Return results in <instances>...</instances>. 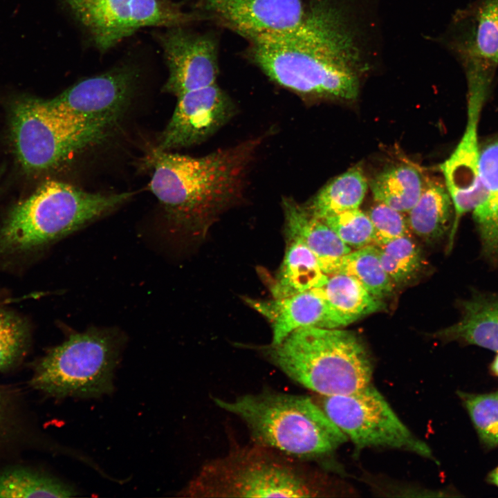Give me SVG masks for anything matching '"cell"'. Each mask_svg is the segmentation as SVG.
<instances>
[{
  "mask_svg": "<svg viewBox=\"0 0 498 498\" xmlns=\"http://www.w3.org/2000/svg\"><path fill=\"white\" fill-rule=\"evenodd\" d=\"M349 0H309L296 28L249 42L247 55L270 80L315 100H354L365 37Z\"/></svg>",
  "mask_w": 498,
  "mask_h": 498,
  "instance_id": "6da1fadb",
  "label": "cell"
},
{
  "mask_svg": "<svg viewBox=\"0 0 498 498\" xmlns=\"http://www.w3.org/2000/svg\"><path fill=\"white\" fill-rule=\"evenodd\" d=\"M261 142L252 138L201 157L153 148L145 159L152 170L150 190L176 228L203 238L241 199Z\"/></svg>",
  "mask_w": 498,
  "mask_h": 498,
  "instance_id": "7a4b0ae2",
  "label": "cell"
},
{
  "mask_svg": "<svg viewBox=\"0 0 498 498\" xmlns=\"http://www.w3.org/2000/svg\"><path fill=\"white\" fill-rule=\"evenodd\" d=\"M216 405L238 416L254 444L297 460L334 452L347 436L311 397L264 391L230 400L213 398Z\"/></svg>",
  "mask_w": 498,
  "mask_h": 498,
  "instance_id": "3957f363",
  "label": "cell"
},
{
  "mask_svg": "<svg viewBox=\"0 0 498 498\" xmlns=\"http://www.w3.org/2000/svg\"><path fill=\"white\" fill-rule=\"evenodd\" d=\"M261 352L293 380L320 396L349 394L371 384V356L349 331L301 328Z\"/></svg>",
  "mask_w": 498,
  "mask_h": 498,
  "instance_id": "277c9868",
  "label": "cell"
},
{
  "mask_svg": "<svg viewBox=\"0 0 498 498\" xmlns=\"http://www.w3.org/2000/svg\"><path fill=\"white\" fill-rule=\"evenodd\" d=\"M132 192L104 194L48 181L16 204L0 226V252L19 254L68 235L126 201Z\"/></svg>",
  "mask_w": 498,
  "mask_h": 498,
  "instance_id": "5b68a950",
  "label": "cell"
},
{
  "mask_svg": "<svg viewBox=\"0 0 498 498\" xmlns=\"http://www.w3.org/2000/svg\"><path fill=\"white\" fill-rule=\"evenodd\" d=\"M183 492L194 497H309L317 491L295 459L254 444L206 463Z\"/></svg>",
  "mask_w": 498,
  "mask_h": 498,
  "instance_id": "8992f818",
  "label": "cell"
},
{
  "mask_svg": "<svg viewBox=\"0 0 498 498\" xmlns=\"http://www.w3.org/2000/svg\"><path fill=\"white\" fill-rule=\"evenodd\" d=\"M124 344L116 329L91 328L73 333L34 362L29 384L55 398L110 394Z\"/></svg>",
  "mask_w": 498,
  "mask_h": 498,
  "instance_id": "52a82bcc",
  "label": "cell"
},
{
  "mask_svg": "<svg viewBox=\"0 0 498 498\" xmlns=\"http://www.w3.org/2000/svg\"><path fill=\"white\" fill-rule=\"evenodd\" d=\"M9 122L14 154L30 175L56 168L71 156L104 139L112 127L68 122L49 110L44 100L33 97L14 103Z\"/></svg>",
  "mask_w": 498,
  "mask_h": 498,
  "instance_id": "ba28073f",
  "label": "cell"
},
{
  "mask_svg": "<svg viewBox=\"0 0 498 498\" xmlns=\"http://www.w3.org/2000/svg\"><path fill=\"white\" fill-rule=\"evenodd\" d=\"M319 396L317 404L356 448L398 449L434 459L430 448L408 429L372 385L349 394Z\"/></svg>",
  "mask_w": 498,
  "mask_h": 498,
  "instance_id": "9c48e42d",
  "label": "cell"
},
{
  "mask_svg": "<svg viewBox=\"0 0 498 498\" xmlns=\"http://www.w3.org/2000/svg\"><path fill=\"white\" fill-rule=\"evenodd\" d=\"M100 50H107L138 30L184 26L203 18L172 0H63Z\"/></svg>",
  "mask_w": 498,
  "mask_h": 498,
  "instance_id": "30bf717a",
  "label": "cell"
},
{
  "mask_svg": "<svg viewBox=\"0 0 498 498\" xmlns=\"http://www.w3.org/2000/svg\"><path fill=\"white\" fill-rule=\"evenodd\" d=\"M136 76L118 68L84 79L50 100H44L53 113L68 122L113 127L127 107Z\"/></svg>",
  "mask_w": 498,
  "mask_h": 498,
  "instance_id": "8fae6325",
  "label": "cell"
},
{
  "mask_svg": "<svg viewBox=\"0 0 498 498\" xmlns=\"http://www.w3.org/2000/svg\"><path fill=\"white\" fill-rule=\"evenodd\" d=\"M205 19L248 42L289 31L304 19V0H200Z\"/></svg>",
  "mask_w": 498,
  "mask_h": 498,
  "instance_id": "7c38bea8",
  "label": "cell"
},
{
  "mask_svg": "<svg viewBox=\"0 0 498 498\" xmlns=\"http://www.w3.org/2000/svg\"><path fill=\"white\" fill-rule=\"evenodd\" d=\"M157 39L169 71L163 87L166 92L178 97L216 84L219 68L218 44L214 35L176 26L160 33Z\"/></svg>",
  "mask_w": 498,
  "mask_h": 498,
  "instance_id": "4fadbf2b",
  "label": "cell"
},
{
  "mask_svg": "<svg viewBox=\"0 0 498 498\" xmlns=\"http://www.w3.org/2000/svg\"><path fill=\"white\" fill-rule=\"evenodd\" d=\"M485 96L486 94L481 92L469 91L465 130L453 153L440 166L454 208V218L448 237V250L453 246L460 219L464 214L472 212L483 196L477 129Z\"/></svg>",
  "mask_w": 498,
  "mask_h": 498,
  "instance_id": "5bb4252c",
  "label": "cell"
},
{
  "mask_svg": "<svg viewBox=\"0 0 498 498\" xmlns=\"http://www.w3.org/2000/svg\"><path fill=\"white\" fill-rule=\"evenodd\" d=\"M176 98V108L157 146L163 150L204 142L229 122L237 111L232 100L217 84Z\"/></svg>",
  "mask_w": 498,
  "mask_h": 498,
  "instance_id": "9a60e30c",
  "label": "cell"
},
{
  "mask_svg": "<svg viewBox=\"0 0 498 498\" xmlns=\"http://www.w3.org/2000/svg\"><path fill=\"white\" fill-rule=\"evenodd\" d=\"M244 300L270 323L271 344L281 342L292 332L301 328L336 329L350 324L336 313L315 288L283 298L245 297Z\"/></svg>",
  "mask_w": 498,
  "mask_h": 498,
  "instance_id": "2e32d148",
  "label": "cell"
},
{
  "mask_svg": "<svg viewBox=\"0 0 498 498\" xmlns=\"http://www.w3.org/2000/svg\"><path fill=\"white\" fill-rule=\"evenodd\" d=\"M38 432L21 389L0 384V468L39 448Z\"/></svg>",
  "mask_w": 498,
  "mask_h": 498,
  "instance_id": "e0dca14e",
  "label": "cell"
},
{
  "mask_svg": "<svg viewBox=\"0 0 498 498\" xmlns=\"http://www.w3.org/2000/svg\"><path fill=\"white\" fill-rule=\"evenodd\" d=\"M282 208L287 241H299L317 257L325 274L340 257L351 251L322 219L312 215L304 205L284 197Z\"/></svg>",
  "mask_w": 498,
  "mask_h": 498,
  "instance_id": "ac0fdd59",
  "label": "cell"
},
{
  "mask_svg": "<svg viewBox=\"0 0 498 498\" xmlns=\"http://www.w3.org/2000/svg\"><path fill=\"white\" fill-rule=\"evenodd\" d=\"M480 177L483 196L472 217L482 254L498 264V139L480 147Z\"/></svg>",
  "mask_w": 498,
  "mask_h": 498,
  "instance_id": "d6986e66",
  "label": "cell"
},
{
  "mask_svg": "<svg viewBox=\"0 0 498 498\" xmlns=\"http://www.w3.org/2000/svg\"><path fill=\"white\" fill-rule=\"evenodd\" d=\"M459 321L438 333L498 353V296L475 295L462 304Z\"/></svg>",
  "mask_w": 498,
  "mask_h": 498,
  "instance_id": "ffe728a7",
  "label": "cell"
},
{
  "mask_svg": "<svg viewBox=\"0 0 498 498\" xmlns=\"http://www.w3.org/2000/svg\"><path fill=\"white\" fill-rule=\"evenodd\" d=\"M410 231L432 243L451 229L454 208L444 180L429 178L416 204L407 213Z\"/></svg>",
  "mask_w": 498,
  "mask_h": 498,
  "instance_id": "44dd1931",
  "label": "cell"
},
{
  "mask_svg": "<svg viewBox=\"0 0 498 498\" xmlns=\"http://www.w3.org/2000/svg\"><path fill=\"white\" fill-rule=\"evenodd\" d=\"M474 30L465 50L468 82L488 85L498 66V0L479 7Z\"/></svg>",
  "mask_w": 498,
  "mask_h": 498,
  "instance_id": "7402d4cb",
  "label": "cell"
},
{
  "mask_svg": "<svg viewBox=\"0 0 498 498\" xmlns=\"http://www.w3.org/2000/svg\"><path fill=\"white\" fill-rule=\"evenodd\" d=\"M329 275L314 253L299 241H287L282 264L270 283L273 298H283L323 286Z\"/></svg>",
  "mask_w": 498,
  "mask_h": 498,
  "instance_id": "603a6c76",
  "label": "cell"
},
{
  "mask_svg": "<svg viewBox=\"0 0 498 498\" xmlns=\"http://www.w3.org/2000/svg\"><path fill=\"white\" fill-rule=\"evenodd\" d=\"M76 495L71 485L21 461L0 468V498H65Z\"/></svg>",
  "mask_w": 498,
  "mask_h": 498,
  "instance_id": "cb8c5ba5",
  "label": "cell"
},
{
  "mask_svg": "<svg viewBox=\"0 0 498 498\" xmlns=\"http://www.w3.org/2000/svg\"><path fill=\"white\" fill-rule=\"evenodd\" d=\"M367 189L363 171L354 167L328 183L304 205L312 215L323 219L359 208Z\"/></svg>",
  "mask_w": 498,
  "mask_h": 498,
  "instance_id": "d4e9b609",
  "label": "cell"
},
{
  "mask_svg": "<svg viewBox=\"0 0 498 498\" xmlns=\"http://www.w3.org/2000/svg\"><path fill=\"white\" fill-rule=\"evenodd\" d=\"M315 290L350 324L385 308L382 299L373 296L356 279L348 275H329L326 282Z\"/></svg>",
  "mask_w": 498,
  "mask_h": 498,
  "instance_id": "484cf974",
  "label": "cell"
},
{
  "mask_svg": "<svg viewBox=\"0 0 498 498\" xmlns=\"http://www.w3.org/2000/svg\"><path fill=\"white\" fill-rule=\"evenodd\" d=\"M424 185L421 173L409 165L391 166L378 174L371 183L376 202L407 213L420 197Z\"/></svg>",
  "mask_w": 498,
  "mask_h": 498,
  "instance_id": "4316f807",
  "label": "cell"
},
{
  "mask_svg": "<svg viewBox=\"0 0 498 498\" xmlns=\"http://www.w3.org/2000/svg\"><path fill=\"white\" fill-rule=\"evenodd\" d=\"M338 273L354 277L369 293L380 299L390 295L394 285L382 266L375 244L356 248L338 258L328 275Z\"/></svg>",
  "mask_w": 498,
  "mask_h": 498,
  "instance_id": "83f0119b",
  "label": "cell"
},
{
  "mask_svg": "<svg viewBox=\"0 0 498 498\" xmlns=\"http://www.w3.org/2000/svg\"><path fill=\"white\" fill-rule=\"evenodd\" d=\"M383 268L394 284H405L418 275L422 267L419 249L409 236L375 244Z\"/></svg>",
  "mask_w": 498,
  "mask_h": 498,
  "instance_id": "f1b7e54d",
  "label": "cell"
},
{
  "mask_svg": "<svg viewBox=\"0 0 498 498\" xmlns=\"http://www.w3.org/2000/svg\"><path fill=\"white\" fill-rule=\"evenodd\" d=\"M30 335L26 321L0 304V372L10 371L28 353Z\"/></svg>",
  "mask_w": 498,
  "mask_h": 498,
  "instance_id": "f546056e",
  "label": "cell"
},
{
  "mask_svg": "<svg viewBox=\"0 0 498 498\" xmlns=\"http://www.w3.org/2000/svg\"><path fill=\"white\" fill-rule=\"evenodd\" d=\"M459 396L483 443L498 446V391L481 394L460 391Z\"/></svg>",
  "mask_w": 498,
  "mask_h": 498,
  "instance_id": "4dcf8cb0",
  "label": "cell"
},
{
  "mask_svg": "<svg viewBox=\"0 0 498 498\" xmlns=\"http://www.w3.org/2000/svg\"><path fill=\"white\" fill-rule=\"evenodd\" d=\"M351 248L374 244L376 236L367 214L359 208L347 210L322 219Z\"/></svg>",
  "mask_w": 498,
  "mask_h": 498,
  "instance_id": "1f68e13d",
  "label": "cell"
},
{
  "mask_svg": "<svg viewBox=\"0 0 498 498\" xmlns=\"http://www.w3.org/2000/svg\"><path fill=\"white\" fill-rule=\"evenodd\" d=\"M373 224L375 243L378 244L395 238L409 236L407 217L388 205L376 202L367 213Z\"/></svg>",
  "mask_w": 498,
  "mask_h": 498,
  "instance_id": "d6a6232c",
  "label": "cell"
},
{
  "mask_svg": "<svg viewBox=\"0 0 498 498\" xmlns=\"http://www.w3.org/2000/svg\"><path fill=\"white\" fill-rule=\"evenodd\" d=\"M488 481L498 487V466L488 474Z\"/></svg>",
  "mask_w": 498,
  "mask_h": 498,
  "instance_id": "836d02e7",
  "label": "cell"
},
{
  "mask_svg": "<svg viewBox=\"0 0 498 498\" xmlns=\"http://www.w3.org/2000/svg\"><path fill=\"white\" fill-rule=\"evenodd\" d=\"M492 370L498 376V355L492 364Z\"/></svg>",
  "mask_w": 498,
  "mask_h": 498,
  "instance_id": "e575fe53",
  "label": "cell"
}]
</instances>
